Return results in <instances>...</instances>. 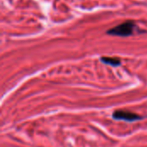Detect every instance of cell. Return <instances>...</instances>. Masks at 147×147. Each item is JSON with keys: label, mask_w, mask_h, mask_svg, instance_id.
<instances>
[{"label": "cell", "mask_w": 147, "mask_h": 147, "mask_svg": "<svg viewBox=\"0 0 147 147\" xmlns=\"http://www.w3.org/2000/svg\"><path fill=\"white\" fill-rule=\"evenodd\" d=\"M137 30V25L134 21H126L107 31L108 34L120 37H127L133 35Z\"/></svg>", "instance_id": "1"}, {"label": "cell", "mask_w": 147, "mask_h": 147, "mask_svg": "<svg viewBox=\"0 0 147 147\" xmlns=\"http://www.w3.org/2000/svg\"><path fill=\"white\" fill-rule=\"evenodd\" d=\"M113 118L118 121H135L138 120H140L141 117L130 111L127 110H116L113 113Z\"/></svg>", "instance_id": "2"}, {"label": "cell", "mask_w": 147, "mask_h": 147, "mask_svg": "<svg viewBox=\"0 0 147 147\" xmlns=\"http://www.w3.org/2000/svg\"><path fill=\"white\" fill-rule=\"evenodd\" d=\"M102 62H103L106 65H111V66H119L121 65V59L118 58H114V57H102L101 58Z\"/></svg>", "instance_id": "3"}]
</instances>
